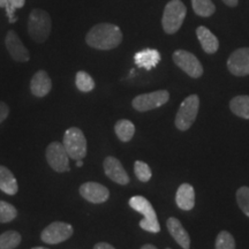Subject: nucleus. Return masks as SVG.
Here are the masks:
<instances>
[{
  "instance_id": "24",
  "label": "nucleus",
  "mask_w": 249,
  "mask_h": 249,
  "mask_svg": "<svg viewBox=\"0 0 249 249\" xmlns=\"http://www.w3.org/2000/svg\"><path fill=\"white\" fill-rule=\"evenodd\" d=\"M20 242L21 235L17 231H6L0 234V249H15Z\"/></svg>"
},
{
  "instance_id": "14",
  "label": "nucleus",
  "mask_w": 249,
  "mask_h": 249,
  "mask_svg": "<svg viewBox=\"0 0 249 249\" xmlns=\"http://www.w3.org/2000/svg\"><path fill=\"white\" fill-rule=\"evenodd\" d=\"M103 166H104V172L107 174V177L110 178L112 181L119 183L121 186L128 185L129 177L119 160H117L116 157H112V156H108V157L105 158Z\"/></svg>"
},
{
  "instance_id": "4",
  "label": "nucleus",
  "mask_w": 249,
  "mask_h": 249,
  "mask_svg": "<svg viewBox=\"0 0 249 249\" xmlns=\"http://www.w3.org/2000/svg\"><path fill=\"white\" fill-rule=\"evenodd\" d=\"M187 14L186 6L182 4L181 0H171L165 6L161 24L166 34L172 35L176 34L181 28L183 20Z\"/></svg>"
},
{
  "instance_id": "15",
  "label": "nucleus",
  "mask_w": 249,
  "mask_h": 249,
  "mask_svg": "<svg viewBox=\"0 0 249 249\" xmlns=\"http://www.w3.org/2000/svg\"><path fill=\"white\" fill-rule=\"evenodd\" d=\"M52 89V81L45 71H38L30 81L31 93L36 97H45Z\"/></svg>"
},
{
  "instance_id": "25",
  "label": "nucleus",
  "mask_w": 249,
  "mask_h": 249,
  "mask_svg": "<svg viewBox=\"0 0 249 249\" xmlns=\"http://www.w3.org/2000/svg\"><path fill=\"white\" fill-rule=\"evenodd\" d=\"M75 85L80 91L90 92L95 88V81H93L92 77L90 76V74L87 73V71H80L76 74Z\"/></svg>"
},
{
  "instance_id": "10",
  "label": "nucleus",
  "mask_w": 249,
  "mask_h": 249,
  "mask_svg": "<svg viewBox=\"0 0 249 249\" xmlns=\"http://www.w3.org/2000/svg\"><path fill=\"white\" fill-rule=\"evenodd\" d=\"M172 57L174 64L179 68H181L187 75L194 77V79L202 76L203 67H202L200 60L191 52L185 51V50H177Z\"/></svg>"
},
{
  "instance_id": "35",
  "label": "nucleus",
  "mask_w": 249,
  "mask_h": 249,
  "mask_svg": "<svg viewBox=\"0 0 249 249\" xmlns=\"http://www.w3.org/2000/svg\"><path fill=\"white\" fill-rule=\"evenodd\" d=\"M8 0H0V7H6V6H7V4H8Z\"/></svg>"
},
{
  "instance_id": "31",
  "label": "nucleus",
  "mask_w": 249,
  "mask_h": 249,
  "mask_svg": "<svg viewBox=\"0 0 249 249\" xmlns=\"http://www.w3.org/2000/svg\"><path fill=\"white\" fill-rule=\"evenodd\" d=\"M5 9H6V14H7V18H8V21L11 23H14L15 21H17V18H15V15H14V12H15V7H13V6H12L11 4H7V6H6L5 7Z\"/></svg>"
},
{
  "instance_id": "13",
  "label": "nucleus",
  "mask_w": 249,
  "mask_h": 249,
  "mask_svg": "<svg viewBox=\"0 0 249 249\" xmlns=\"http://www.w3.org/2000/svg\"><path fill=\"white\" fill-rule=\"evenodd\" d=\"M5 44L7 48V51L11 54V57L14 59L15 61L18 62H27L29 61L30 54L26 46L23 45V43L21 42L20 37L18 36V34L14 30H9L6 34L5 37Z\"/></svg>"
},
{
  "instance_id": "27",
  "label": "nucleus",
  "mask_w": 249,
  "mask_h": 249,
  "mask_svg": "<svg viewBox=\"0 0 249 249\" xmlns=\"http://www.w3.org/2000/svg\"><path fill=\"white\" fill-rule=\"evenodd\" d=\"M134 172H135L136 178L142 182H148L152 177L150 166L142 160L135 161V164H134Z\"/></svg>"
},
{
  "instance_id": "28",
  "label": "nucleus",
  "mask_w": 249,
  "mask_h": 249,
  "mask_svg": "<svg viewBox=\"0 0 249 249\" xmlns=\"http://www.w3.org/2000/svg\"><path fill=\"white\" fill-rule=\"evenodd\" d=\"M216 249H235V241L233 235L227 231L218 233L216 239Z\"/></svg>"
},
{
  "instance_id": "36",
  "label": "nucleus",
  "mask_w": 249,
  "mask_h": 249,
  "mask_svg": "<svg viewBox=\"0 0 249 249\" xmlns=\"http://www.w3.org/2000/svg\"><path fill=\"white\" fill-rule=\"evenodd\" d=\"M141 249H157V248H156L154 245H144L142 246Z\"/></svg>"
},
{
  "instance_id": "5",
  "label": "nucleus",
  "mask_w": 249,
  "mask_h": 249,
  "mask_svg": "<svg viewBox=\"0 0 249 249\" xmlns=\"http://www.w3.org/2000/svg\"><path fill=\"white\" fill-rule=\"evenodd\" d=\"M64 148L71 160H83L87 156V140L82 130L77 127H71L64 134Z\"/></svg>"
},
{
  "instance_id": "37",
  "label": "nucleus",
  "mask_w": 249,
  "mask_h": 249,
  "mask_svg": "<svg viewBox=\"0 0 249 249\" xmlns=\"http://www.w3.org/2000/svg\"><path fill=\"white\" fill-rule=\"evenodd\" d=\"M76 161V166L77 167H82L83 166V160H75Z\"/></svg>"
},
{
  "instance_id": "39",
  "label": "nucleus",
  "mask_w": 249,
  "mask_h": 249,
  "mask_svg": "<svg viewBox=\"0 0 249 249\" xmlns=\"http://www.w3.org/2000/svg\"><path fill=\"white\" fill-rule=\"evenodd\" d=\"M166 249H171V248H166Z\"/></svg>"
},
{
  "instance_id": "19",
  "label": "nucleus",
  "mask_w": 249,
  "mask_h": 249,
  "mask_svg": "<svg viewBox=\"0 0 249 249\" xmlns=\"http://www.w3.org/2000/svg\"><path fill=\"white\" fill-rule=\"evenodd\" d=\"M196 35H197V38L200 40L202 49L204 50L205 53H216L218 48H219V42H218L217 37L207 27H198L196 29Z\"/></svg>"
},
{
  "instance_id": "30",
  "label": "nucleus",
  "mask_w": 249,
  "mask_h": 249,
  "mask_svg": "<svg viewBox=\"0 0 249 249\" xmlns=\"http://www.w3.org/2000/svg\"><path fill=\"white\" fill-rule=\"evenodd\" d=\"M9 114V107L8 105L4 102H0V124H1L6 120V118Z\"/></svg>"
},
{
  "instance_id": "20",
  "label": "nucleus",
  "mask_w": 249,
  "mask_h": 249,
  "mask_svg": "<svg viewBox=\"0 0 249 249\" xmlns=\"http://www.w3.org/2000/svg\"><path fill=\"white\" fill-rule=\"evenodd\" d=\"M0 191L7 195H15L18 191V181L12 171L0 165Z\"/></svg>"
},
{
  "instance_id": "18",
  "label": "nucleus",
  "mask_w": 249,
  "mask_h": 249,
  "mask_svg": "<svg viewBox=\"0 0 249 249\" xmlns=\"http://www.w3.org/2000/svg\"><path fill=\"white\" fill-rule=\"evenodd\" d=\"M134 60L138 67L150 71L157 66L158 62L160 61V53L155 49H144L135 54Z\"/></svg>"
},
{
  "instance_id": "11",
  "label": "nucleus",
  "mask_w": 249,
  "mask_h": 249,
  "mask_svg": "<svg viewBox=\"0 0 249 249\" xmlns=\"http://www.w3.org/2000/svg\"><path fill=\"white\" fill-rule=\"evenodd\" d=\"M227 68L235 76L249 75V48L235 50L227 60Z\"/></svg>"
},
{
  "instance_id": "21",
  "label": "nucleus",
  "mask_w": 249,
  "mask_h": 249,
  "mask_svg": "<svg viewBox=\"0 0 249 249\" xmlns=\"http://www.w3.org/2000/svg\"><path fill=\"white\" fill-rule=\"evenodd\" d=\"M230 108L235 116L242 119H249V96H236L230 102Z\"/></svg>"
},
{
  "instance_id": "38",
  "label": "nucleus",
  "mask_w": 249,
  "mask_h": 249,
  "mask_svg": "<svg viewBox=\"0 0 249 249\" xmlns=\"http://www.w3.org/2000/svg\"><path fill=\"white\" fill-rule=\"evenodd\" d=\"M31 249H49V248H45V247H34Z\"/></svg>"
},
{
  "instance_id": "1",
  "label": "nucleus",
  "mask_w": 249,
  "mask_h": 249,
  "mask_svg": "<svg viewBox=\"0 0 249 249\" xmlns=\"http://www.w3.org/2000/svg\"><path fill=\"white\" fill-rule=\"evenodd\" d=\"M86 42L93 49L112 50L123 42V33L116 24L99 23L89 30L86 36Z\"/></svg>"
},
{
  "instance_id": "3",
  "label": "nucleus",
  "mask_w": 249,
  "mask_h": 249,
  "mask_svg": "<svg viewBox=\"0 0 249 249\" xmlns=\"http://www.w3.org/2000/svg\"><path fill=\"white\" fill-rule=\"evenodd\" d=\"M129 205L132 209L143 214V219L140 222V226L144 231L150 233L160 232V225L158 223L157 214L150 202L143 196L136 195L129 198Z\"/></svg>"
},
{
  "instance_id": "34",
  "label": "nucleus",
  "mask_w": 249,
  "mask_h": 249,
  "mask_svg": "<svg viewBox=\"0 0 249 249\" xmlns=\"http://www.w3.org/2000/svg\"><path fill=\"white\" fill-rule=\"evenodd\" d=\"M224 4H226L230 7H235L238 5V0H223Z\"/></svg>"
},
{
  "instance_id": "12",
  "label": "nucleus",
  "mask_w": 249,
  "mask_h": 249,
  "mask_svg": "<svg viewBox=\"0 0 249 249\" xmlns=\"http://www.w3.org/2000/svg\"><path fill=\"white\" fill-rule=\"evenodd\" d=\"M80 194L85 200L93 204L104 203L110 197V192L98 182H85L80 187Z\"/></svg>"
},
{
  "instance_id": "32",
  "label": "nucleus",
  "mask_w": 249,
  "mask_h": 249,
  "mask_svg": "<svg viewBox=\"0 0 249 249\" xmlns=\"http://www.w3.org/2000/svg\"><path fill=\"white\" fill-rule=\"evenodd\" d=\"M93 249H116L113 246L107 244V242H98V244L95 245Z\"/></svg>"
},
{
  "instance_id": "16",
  "label": "nucleus",
  "mask_w": 249,
  "mask_h": 249,
  "mask_svg": "<svg viewBox=\"0 0 249 249\" xmlns=\"http://www.w3.org/2000/svg\"><path fill=\"white\" fill-rule=\"evenodd\" d=\"M167 230H169L170 234L172 235V238L178 242V245L183 249H189L191 248V238L187 231L183 229L182 224L178 218L176 217H170L166 222Z\"/></svg>"
},
{
  "instance_id": "33",
  "label": "nucleus",
  "mask_w": 249,
  "mask_h": 249,
  "mask_svg": "<svg viewBox=\"0 0 249 249\" xmlns=\"http://www.w3.org/2000/svg\"><path fill=\"white\" fill-rule=\"evenodd\" d=\"M9 4H11L13 7L15 8H21L24 6V2H26V0H8Z\"/></svg>"
},
{
  "instance_id": "6",
  "label": "nucleus",
  "mask_w": 249,
  "mask_h": 249,
  "mask_svg": "<svg viewBox=\"0 0 249 249\" xmlns=\"http://www.w3.org/2000/svg\"><path fill=\"white\" fill-rule=\"evenodd\" d=\"M198 108H200V98L197 95L188 96L180 105L178 113L176 116V127L179 130L191 128L196 117H197Z\"/></svg>"
},
{
  "instance_id": "29",
  "label": "nucleus",
  "mask_w": 249,
  "mask_h": 249,
  "mask_svg": "<svg viewBox=\"0 0 249 249\" xmlns=\"http://www.w3.org/2000/svg\"><path fill=\"white\" fill-rule=\"evenodd\" d=\"M236 202L246 216L249 217V187H240L236 192Z\"/></svg>"
},
{
  "instance_id": "8",
  "label": "nucleus",
  "mask_w": 249,
  "mask_h": 249,
  "mask_svg": "<svg viewBox=\"0 0 249 249\" xmlns=\"http://www.w3.org/2000/svg\"><path fill=\"white\" fill-rule=\"evenodd\" d=\"M170 99V93L166 90H157L149 93H142L133 99L132 105L136 111L147 112L163 107Z\"/></svg>"
},
{
  "instance_id": "23",
  "label": "nucleus",
  "mask_w": 249,
  "mask_h": 249,
  "mask_svg": "<svg viewBox=\"0 0 249 249\" xmlns=\"http://www.w3.org/2000/svg\"><path fill=\"white\" fill-rule=\"evenodd\" d=\"M192 5L195 13L202 18H209L216 11L211 0H192Z\"/></svg>"
},
{
  "instance_id": "22",
  "label": "nucleus",
  "mask_w": 249,
  "mask_h": 249,
  "mask_svg": "<svg viewBox=\"0 0 249 249\" xmlns=\"http://www.w3.org/2000/svg\"><path fill=\"white\" fill-rule=\"evenodd\" d=\"M114 132H116L118 139L123 142H128L133 139L135 134V126L132 121L123 119L116 123L114 126Z\"/></svg>"
},
{
  "instance_id": "26",
  "label": "nucleus",
  "mask_w": 249,
  "mask_h": 249,
  "mask_svg": "<svg viewBox=\"0 0 249 249\" xmlns=\"http://www.w3.org/2000/svg\"><path fill=\"white\" fill-rule=\"evenodd\" d=\"M18 210L14 205L5 201H0V223H11L17 218Z\"/></svg>"
},
{
  "instance_id": "9",
  "label": "nucleus",
  "mask_w": 249,
  "mask_h": 249,
  "mask_svg": "<svg viewBox=\"0 0 249 249\" xmlns=\"http://www.w3.org/2000/svg\"><path fill=\"white\" fill-rule=\"evenodd\" d=\"M74 229L71 224L65 222H53L43 230L40 238L45 244L58 245L68 240L73 235Z\"/></svg>"
},
{
  "instance_id": "7",
  "label": "nucleus",
  "mask_w": 249,
  "mask_h": 249,
  "mask_svg": "<svg viewBox=\"0 0 249 249\" xmlns=\"http://www.w3.org/2000/svg\"><path fill=\"white\" fill-rule=\"evenodd\" d=\"M46 160L48 164L53 169L55 172L64 173L70 172V156H68L66 149L64 148V144L59 142H52L50 143L46 148L45 152Z\"/></svg>"
},
{
  "instance_id": "17",
  "label": "nucleus",
  "mask_w": 249,
  "mask_h": 249,
  "mask_svg": "<svg viewBox=\"0 0 249 249\" xmlns=\"http://www.w3.org/2000/svg\"><path fill=\"white\" fill-rule=\"evenodd\" d=\"M176 203L183 211H189L195 205L194 187L189 183H182L176 194Z\"/></svg>"
},
{
  "instance_id": "2",
  "label": "nucleus",
  "mask_w": 249,
  "mask_h": 249,
  "mask_svg": "<svg viewBox=\"0 0 249 249\" xmlns=\"http://www.w3.org/2000/svg\"><path fill=\"white\" fill-rule=\"evenodd\" d=\"M52 29V21L44 9L35 8L31 11L28 21V33L36 43H44Z\"/></svg>"
}]
</instances>
